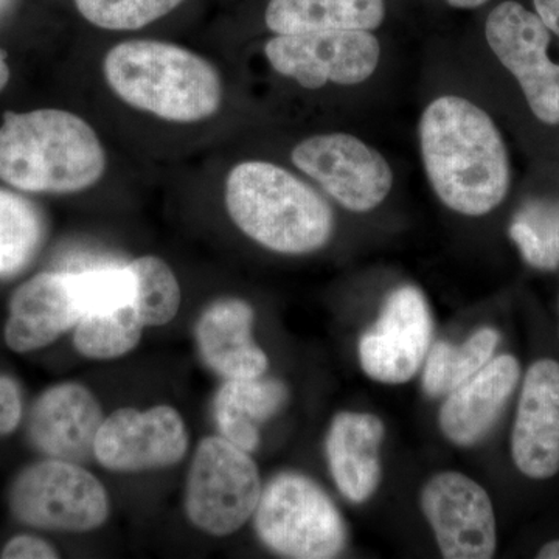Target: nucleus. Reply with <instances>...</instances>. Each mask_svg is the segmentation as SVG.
I'll return each mask as SVG.
<instances>
[{"mask_svg":"<svg viewBox=\"0 0 559 559\" xmlns=\"http://www.w3.org/2000/svg\"><path fill=\"white\" fill-rule=\"evenodd\" d=\"M44 219L31 201L0 190V278L20 274L44 240Z\"/></svg>","mask_w":559,"mask_h":559,"instance_id":"23","label":"nucleus"},{"mask_svg":"<svg viewBox=\"0 0 559 559\" xmlns=\"http://www.w3.org/2000/svg\"><path fill=\"white\" fill-rule=\"evenodd\" d=\"M10 81V68L9 62H7L5 51L0 49V92L5 90L7 84Z\"/></svg>","mask_w":559,"mask_h":559,"instance_id":"32","label":"nucleus"},{"mask_svg":"<svg viewBox=\"0 0 559 559\" xmlns=\"http://www.w3.org/2000/svg\"><path fill=\"white\" fill-rule=\"evenodd\" d=\"M261 491L250 452L224 437H207L194 452L187 476V518L207 535L229 536L253 518Z\"/></svg>","mask_w":559,"mask_h":559,"instance_id":"6","label":"nucleus"},{"mask_svg":"<svg viewBox=\"0 0 559 559\" xmlns=\"http://www.w3.org/2000/svg\"><path fill=\"white\" fill-rule=\"evenodd\" d=\"M510 237L521 255L536 270L559 267V201L525 202L510 226Z\"/></svg>","mask_w":559,"mask_h":559,"instance_id":"25","label":"nucleus"},{"mask_svg":"<svg viewBox=\"0 0 559 559\" xmlns=\"http://www.w3.org/2000/svg\"><path fill=\"white\" fill-rule=\"evenodd\" d=\"M224 200L235 226L272 252H316L333 235L329 202L307 182L271 162L248 160L231 168Z\"/></svg>","mask_w":559,"mask_h":559,"instance_id":"4","label":"nucleus"},{"mask_svg":"<svg viewBox=\"0 0 559 559\" xmlns=\"http://www.w3.org/2000/svg\"><path fill=\"white\" fill-rule=\"evenodd\" d=\"M426 175L447 207L484 216L502 204L510 189L506 142L491 117L466 98H437L419 120Z\"/></svg>","mask_w":559,"mask_h":559,"instance_id":"1","label":"nucleus"},{"mask_svg":"<svg viewBox=\"0 0 559 559\" xmlns=\"http://www.w3.org/2000/svg\"><path fill=\"white\" fill-rule=\"evenodd\" d=\"M539 559H559V539L550 540L538 551Z\"/></svg>","mask_w":559,"mask_h":559,"instance_id":"33","label":"nucleus"},{"mask_svg":"<svg viewBox=\"0 0 559 559\" xmlns=\"http://www.w3.org/2000/svg\"><path fill=\"white\" fill-rule=\"evenodd\" d=\"M384 432L381 419L370 414L341 412L331 423L326 437L331 476L352 502H366L380 485Z\"/></svg>","mask_w":559,"mask_h":559,"instance_id":"19","label":"nucleus"},{"mask_svg":"<svg viewBox=\"0 0 559 559\" xmlns=\"http://www.w3.org/2000/svg\"><path fill=\"white\" fill-rule=\"evenodd\" d=\"M385 0H271L264 21L275 35L380 27Z\"/></svg>","mask_w":559,"mask_h":559,"instance_id":"21","label":"nucleus"},{"mask_svg":"<svg viewBox=\"0 0 559 559\" xmlns=\"http://www.w3.org/2000/svg\"><path fill=\"white\" fill-rule=\"evenodd\" d=\"M143 329L134 305L103 314H84L73 329V344L84 358H121L138 347Z\"/></svg>","mask_w":559,"mask_h":559,"instance_id":"24","label":"nucleus"},{"mask_svg":"<svg viewBox=\"0 0 559 559\" xmlns=\"http://www.w3.org/2000/svg\"><path fill=\"white\" fill-rule=\"evenodd\" d=\"M511 455L530 479H550L559 473V362L540 359L525 374Z\"/></svg>","mask_w":559,"mask_h":559,"instance_id":"14","label":"nucleus"},{"mask_svg":"<svg viewBox=\"0 0 559 559\" xmlns=\"http://www.w3.org/2000/svg\"><path fill=\"white\" fill-rule=\"evenodd\" d=\"M108 156L94 128L62 109L5 112L0 127V179L31 193L68 194L91 189Z\"/></svg>","mask_w":559,"mask_h":559,"instance_id":"2","label":"nucleus"},{"mask_svg":"<svg viewBox=\"0 0 559 559\" xmlns=\"http://www.w3.org/2000/svg\"><path fill=\"white\" fill-rule=\"evenodd\" d=\"M275 72L305 90L325 84L355 86L373 75L381 58L378 39L366 31H326L275 35L264 46Z\"/></svg>","mask_w":559,"mask_h":559,"instance_id":"9","label":"nucleus"},{"mask_svg":"<svg viewBox=\"0 0 559 559\" xmlns=\"http://www.w3.org/2000/svg\"><path fill=\"white\" fill-rule=\"evenodd\" d=\"M105 419L98 400L79 382H62L43 393L33 406L28 433L49 459L81 463L94 455Z\"/></svg>","mask_w":559,"mask_h":559,"instance_id":"15","label":"nucleus"},{"mask_svg":"<svg viewBox=\"0 0 559 559\" xmlns=\"http://www.w3.org/2000/svg\"><path fill=\"white\" fill-rule=\"evenodd\" d=\"M288 395V388L272 378L226 380L213 406L219 436L242 451H255L260 426L285 407Z\"/></svg>","mask_w":559,"mask_h":559,"instance_id":"20","label":"nucleus"},{"mask_svg":"<svg viewBox=\"0 0 559 559\" xmlns=\"http://www.w3.org/2000/svg\"><path fill=\"white\" fill-rule=\"evenodd\" d=\"M521 367L511 355L489 360L476 374L452 390L440 411V428L459 447L484 439L520 382Z\"/></svg>","mask_w":559,"mask_h":559,"instance_id":"17","label":"nucleus"},{"mask_svg":"<svg viewBox=\"0 0 559 559\" xmlns=\"http://www.w3.org/2000/svg\"><path fill=\"white\" fill-rule=\"evenodd\" d=\"M253 310L241 299H219L202 312L194 330L198 349L210 370L224 380L263 377L266 353L252 337Z\"/></svg>","mask_w":559,"mask_h":559,"instance_id":"18","label":"nucleus"},{"mask_svg":"<svg viewBox=\"0 0 559 559\" xmlns=\"http://www.w3.org/2000/svg\"><path fill=\"white\" fill-rule=\"evenodd\" d=\"M72 286L81 316L114 312L134 305L135 280L130 264L72 272Z\"/></svg>","mask_w":559,"mask_h":559,"instance_id":"27","label":"nucleus"},{"mask_svg":"<svg viewBox=\"0 0 559 559\" xmlns=\"http://www.w3.org/2000/svg\"><path fill=\"white\" fill-rule=\"evenodd\" d=\"M10 509L22 524L84 533L109 516V496L97 476L68 460L47 459L22 471L10 489Z\"/></svg>","mask_w":559,"mask_h":559,"instance_id":"7","label":"nucleus"},{"mask_svg":"<svg viewBox=\"0 0 559 559\" xmlns=\"http://www.w3.org/2000/svg\"><path fill=\"white\" fill-rule=\"evenodd\" d=\"M454 9H477V7L484 5L488 0H447Z\"/></svg>","mask_w":559,"mask_h":559,"instance_id":"34","label":"nucleus"},{"mask_svg":"<svg viewBox=\"0 0 559 559\" xmlns=\"http://www.w3.org/2000/svg\"><path fill=\"white\" fill-rule=\"evenodd\" d=\"M10 0H0V11L5 10L9 7Z\"/></svg>","mask_w":559,"mask_h":559,"instance_id":"35","label":"nucleus"},{"mask_svg":"<svg viewBox=\"0 0 559 559\" xmlns=\"http://www.w3.org/2000/svg\"><path fill=\"white\" fill-rule=\"evenodd\" d=\"M253 524L280 557L330 559L347 546V525L330 496L299 473H280L263 488Z\"/></svg>","mask_w":559,"mask_h":559,"instance_id":"5","label":"nucleus"},{"mask_svg":"<svg viewBox=\"0 0 559 559\" xmlns=\"http://www.w3.org/2000/svg\"><path fill=\"white\" fill-rule=\"evenodd\" d=\"M22 400L16 381L0 377V436H9L20 426Z\"/></svg>","mask_w":559,"mask_h":559,"instance_id":"29","label":"nucleus"},{"mask_svg":"<svg viewBox=\"0 0 559 559\" xmlns=\"http://www.w3.org/2000/svg\"><path fill=\"white\" fill-rule=\"evenodd\" d=\"M58 557L60 555L47 540L31 535H21L10 539L2 550V558L5 559H53Z\"/></svg>","mask_w":559,"mask_h":559,"instance_id":"30","label":"nucleus"},{"mask_svg":"<svg viewBox=\"0 0 559 559\" xmlns=\"http://www.w3.org/2000/svg\"><path fill=\"white\" fill-rule=\"evenodd\" d=\"M290 159L349 212L377 209L393 187L388 160L355 135H312L293 150Z\"/></svg>","mask_w":559,"mask_h":559,"instance_id":"10","label":"nucleus"},{"mask_svg":"<svg viewBox=\"0 0 559 559\" xmlns=\"http://www.w3.org/2000/svg\"><path fill=\"white\" fill-rule=\"evenodd\" d=\"M432 316L421 290H393L373 326L359 341V360L371 380L403 384L417 374L432 342Z\"/></svg>","mask_w":559,"mask_h":559,"instance_id":"12","label":"nucleus"},{"mask_svg":"<svg viewBox=\"0 0 559 559\" xmlns=\"http://www.w3.org/2000/svg\"><path fill=\"white\" fill-rule=\"evenodd\" d=\"M183 0H75L81 16L110 32L140 31L178 9Z\"/></svg>","mask_w":559,"mask_h":559,"instance_id":"28","label":"nucleus"},{"mask_svg":"<svg viewBox=\"0 0 559 559\" xmlns=\"http://www.w3.org/2000/svg\"><path fill=\"white\" fill-rule=\"evenodd\" d=\"M135 280L134 308L145 326H164L178 316L182 290L164 260L145 255L131 261Z\"/></svg>","mask_w":559,"mask_h":559,"instance_id":"26","label":"nucleus"},{"mask_svg":"<svg viewBox=\"0 0 559 559\" xmlns=\"http://www.w3.org/2000/svg\"><path fill=\"white\" fill-rule=\"evenodd\" d=\"M500 334L492 329L476 331L462 345L439 342L426 356L423 388L430 396L450 395L452 390L462 385L487 366L498 348Z\"/></svg>","mask_w":559,"mask_h":559,"instance_id":"22","label":"nucleus"},{"mask_svg":"<svg viewBox=\"0 0 559 559\" xmlns=\"http://www.w3.org/2000/svg\"><path fill=\"white\" fill-rule=\"evenodd\" d=\"M421 510L448 559L492 558L498 544L488 492L465 474H437L421 491Z\"/></svg>","mask_w":559,"mask_h":559,"instance_id":"13","label":"nucleus"},{"mask_svg":"<svg viewBox=\"0 0 559 559\" xmlns=\"http://www.w3.org/2000/svg\"><path fill=\"white\" fill-rule=\"evenodd\" d=\"M533 5L546 27L559 36V0H533Z\"/></svg>","mask_w":559,"mask_h":559,"instance_id":"31","label":"nucleus"},{"mask_svg":"<svg viewBox=\"0 0 559 559\" xmlns=\"http://www.w3.org/2000/svg\"><path fill=\"white\" fill-rule=\"evenodd\" d=\"M488 46L524 92L533 116L559 124V64L549 58L550 31L514 0L499 3L485 24Z\"/></svg>","mask_w":559,"mask_h":559,"instance_id":"8","label":"nucleus"},{"mask_svg":"<svg viewBox=\"0 0 559 559\" xmlns=\"http://www.w3.org/2000/svg\"><path fill=\"white\" fill-rule=\"evenodd\" d=\"M103 75L121 102L173 123L207 120L223 105V81L215 66L165 40L117 44L106 53Z\"/></svg>","mask_w":559,"mask_h":559,"instance_id":"3","label":"nucleus"},{"mask_svg":"<svg viewBox=\"0 0 559 559\" xmlns=\"http://www.w3.org/2000/svg\"><path fill=\"white\" fill-rule=\"evenodd\" d=\"M189 451V432L175 407H121L103 419L94 457L114 473H145L178 465Z\"/></svg>","mask_w":559,"mask_h":559,"instance_id":"11","label":"nucleus"},{"mask_svg":"<svg viewBox=\"0 0 559 559\" xmlns=\"http://www.w3.org/2000/svg\"><path fill=\"white\" fill-rule=\"evenodd\" d=\"M80 318L72 272H43L21 285L11 297L7 345L16 353L47 347L75 329Z\"/></svg>","mask_w":559,"mask_h":559,"instance_id":"16","label":"nucleus"}]
</instances>
